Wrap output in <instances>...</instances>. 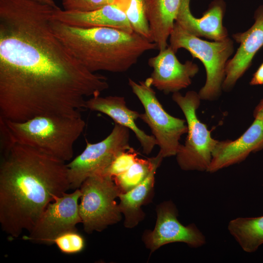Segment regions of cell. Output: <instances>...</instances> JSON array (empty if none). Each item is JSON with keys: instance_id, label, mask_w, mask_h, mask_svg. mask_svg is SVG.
<instances>
[{"instance_id": "obj_1", "label": "cell", "mask_w": 263, "mask_h": 263, "mask_svg": "<svg viewBox=\"0 0 263 263\" xmlns=\"http://www.w3.org/2000/svg\"><path fill=\"white\" fill-rule=\"evenodd\" d=\"M53 7L0 0V117L81 116L85 98L109 88L107 78L76 59L53 31Z\"/></svg>"}, {"instance_id": "obj_2", "label": "cell", "mask_w": 263, "mask_h": 263, "mask_svg": "<svg viewBox=\"0 0 263 263\" xmlns=\"http://www.w3.org/2000/svg\"><path fill=\"white\" fill-rule=\"evenodd\" d=\"M0 225L10 239L29 233L48 204L70 189L67 164L31 147L1 149Z\"/></svg>"}, {"instance_id": "obj_3", "label": "cell", "mask_w": 263, "mask_h": 263, "mask_svg": "<svg viewBox=\"0 0 263 263\" xmlns=\"http://www.w3.org/2000/svg\"><path fill=\"white\" fill-rule=\"evenodd\" d=\"M51 28L74 56L89 71L124 73L156 44L135 32L110 27L82 28L50 20Z\"/></svg>"}, {"instance_id": "obj_4", "label": "cell", "mask_w": 263, "mask_h": 263, "mask_svg": "<svg viewBox=\"0 0 263 263\" xmlns=\"http://www.w3.org/2000/svg\"><path fill=\"white\" fill-rule=\"evenodd\" d=\"M85 125L81 116L42 115L22 122L0 117L1 144L27 145L66 162L72 159Z\"/></svg>"}, {"instance_id": "obj_5", "label": "cell", "mask_w": 263, "mask_h": 263, "mask_svg": "<svg viewBox=\"0 0 263 263\" xmlns=\"http://www.w3.org/2000/svg\"><path fill=\"white\" fill-rule=\"evenodd\" d=\"M169 41V46L175 53L179 49H185L204 65L206 80L198 93L201 99H217L222 90L226 64L234 52L232 39L228 37L221 41L204 40L188 33L175 22Z\"/></svg>"}, {"instance_id": "obj_6", "label": "cell", "mask_w": 263, "mask_h": 263, "mask_svg": "<svg viewBox=\"0 0 263 263\" xmlns=\"http://www.w3.org/2000/svg\"><path fill=\"white\" fill-rule=\"evenodd\" d=\"M172 98L184 113L188 127L185 144L175 155L177 162L184 170L207 172L218 140L212 137L207 125L197 117L201 100L198 93L189 91L183 95L178 92L172 94Z\"/></svg>"}, {"instance_id": "obj_7", "label": "cell", "mask_w": 263, "mask_h": 263, "mask_svg": "<svg viewBox=\"0 0 263 263\" xmlns=\"http://www.w3.org/2000/svg\"><path fill=\"white\" fill-rule=\"evenodd\" d=\"M79 189V212L86 233L101 231L121 220L122 213L115 199L122 192L113 177L102 174L91 176Z\"/></svg>"}, {"instance_id": "obj_8", "label": "cell", "mask_w": 263, "mask_h": 263, "mask_svg": "<svg viewBox=\"0 0 263 263\" xmlns=\"http://www.w3.org/2000/svg\"><path fill=\"white\" fill-rule=\"evenodd\" d=\"M129 85L141 103L145 113L139 118L151 130L164 158L175 156L181 136L187 133L186 121L169 114L157 99L149 77L137 83L129 78Z\"/></svg>"}, {"instance_id": "obj_9", "label": "cell", "mask_w": 263, "mask_h": 263, "mask_svg": "<svg viewBox=\"0 0 263 263\" xmlns=\"http://www.w3.org/2000/svg\"><path fill=\"white\" fill-rule=\"evenodd\" d=\"M130 129L115 123L111 133L102 141L87 142L84 150L67 164L70 189L79 188L88 177L103 174L120 153L132 148Z\"/></svg>"}, {"instance_id": "obj_10", "label": "cell", "mask_w": 263, "mask_h": 263, "mask_svg": "<svg viewBox=\"0 0 263 263\" xmlns=\"http://www.w3.org/2000/svg\"><path fill=\"white\" fill-rule=\"evenodd\" d=\"M81 195L79 188L72 193H64L49 203L40 215L32 230L22 239L34 243L53 244L59 235L70 230H77L81 223L78 201Z\"/></svg>"}, {"instance_id": "obj_11", "label": "cell", "mask_w": 263, "mask_h": 263, "mask_svg": "<svg viewBox=\"0 0 263 263\" xmlns=\"http://www.w3.org/2000/svg\"><path fill=\"white\" fill-rule=\"evenodd\" d=\"M156 212L154 229L147 231L143 238L146 246L151 252L172 243H184L195 248L205 244V236L194 224L185 226L179 221L177 209L172 202L161 203L157 207Z\"/></svg>"}, {"instance_id": "obj_12", "label": "cell", "mask_w": 263, "mask_h": 263, "mask_svg": "<svg viewBox=\"0 0 263 263\" xmlns=\"http://www.w3.org/2000/svg\"><path fill=\"white\" fill-rule=\"evenodd\" d=\"M149 58L153 71L149 77L152 86L165 94L178 92L188 87L198 73L199 67L190 60L181 63L175 53L168 46Z\"/></svg>"}, {"instance_id": "obj_13", "label": "cell", "mask_w": 263, "mask_h": 263, "mask_svg": "<svg viewBox=\"0 0 263 263\" xmlns=\"http://www.w3.org/2000/svg\"><path fill=\"white\" fill-rule=\"evenodd\" d=\"M254 18L255 22L249 29L232 35L240 45L233 57L226 64L222 86L225 91L229 92L234 87L251 66L255 54L263 46V5L256 10Z\"/></svg>"}, {"instance_id": "obj_14", "label": "cell", "mask_w": 263, "mask_h": 263, "mask_svg": "<svg viewBox=\"0 0 263 263\" xmlns=\"http://www.w3.org/2000/svg\"><path fill=\"white\" fill-rule=\"evenodd\" d=\"M263 149V122L255 119L250 127L234 140L218 141L207 172H215L244 160L252 152Z\"/></svg>"}, {"instance_id": "obj_15", "label": "cell", "mask_w": 263, "mask_h": 263, "mask_svg": "<svg viewBox=\"0 0 263 263\" xmlns=\"http://www.w3.org/2000/svg\"><path fill=\"white\" fill-rule=\"evenodd\" d=\"M51 19L78 27H110L134 32L123 7L117 2L87 12L55 9Z\"/></svg>"}, {"instance_id": "obj_16", "label": "cell", "mask_w": 263, "mask_h": 263, "mask_svg": "<svg viewBox=\"0 0 263 263\" xmlns=\"http://www.w3.org/2000/svg\"><path fill=\"white\" fill-rule=\"evenodd\" d=\"M190 0H181L175 22L188 33L197 37H204L214 41L228 38L227 31L223 24L225 4L222 0L211 2L200 18L191 13Z\"/></svg>"}, {"instance_id": "obj_17", "label": "cell", "mask_w": 263, "mask_h": 263, "mask_svg": "<svg viewBox=\"0 0 263 263\" xmlns=\"http://www.w3.org/2000/svg\"><path fill=\"white\" fill-rule=\"evenodd\" d=\"M85 109L104 113L111 117L115 123L132 130L140 143L143 152L150 153L157 145L153 135L147 134L136 124L135 121L140 113L130 109L127 106L124 97L120 96L100 95L91 97L85 102Z\"/></svg>"}, {"instance_id": "obj_18", "label": "cell", "mask_w": 263, "mask_h": 263, "mask_svg": "<svg viewBox=\"0 0 263 263\" xmlns=\"http://www.w3.org/2000/svg\"><path fill=\"white\" fill-rule=\"evenodd\" d=\"M181 0H149L148 17L151 40L162 50L173 29Z\"/></svg>"}, {"instance_id": "obj_19", "label": "cell", "mask_w": 263, "mask_h": 263, "mask_svg": "<svg viewBox=\"0 0 263 263\" xmlns=\"http://www.w3.org/2000/svg\"><path fill=\"white\" fill-rule=\"evenodd\" d=\"M160 164H156L141 184L119 195L118 206L125 217V227L132 228L136 226L144 218V213L141 207L147 202L153 190L155 172Z\"/></svg>"}, {"instance_id": "obj_20", "label": "cell", "mask_w": 263, "mask_h": 263, "mask_svg": "<svg viewBox=\"0 0 263 263\" xmlns=\"http://www.w3.org/2000/svg\"><path fill=\"white\" fill-rule=\"evenodd\" d=\"M227 228L246 252H255L263 244V216L233 219L228 223Z\"/></svg>"}, {"instance_id": "obj_21", "label": "cell", "mask_w": 263, "mask_h": 263, "mask_svg": "<svg viewBox=\"0 0 263 263\" xmlns=\"http://www.w3.org/2000/svg\"><path fill=\"white\" fill-rule=\"evenodd\" d=\"M163 158L159 152L156 156L147 159L137 158L126 171L113 179L122 192H127L141 184Z\"/></svg>"}, {"instance_id": "obj_22", "label": "cell", "mask_w": 263, "mask_h": 263, "mask_svg": "<svg viewBox=\"0 0 263 263\" xmlns=\"http://www.w3.org/2000/svg\"><path fill=\"white\" fill-rule=\"evenodd\" d=\"M120 3L134 32L151 41L148 17L149 0H114Z\"/></svg>"}, {"instance_id": "obj_23", "label": "cell", "mask_w": 263, "mask_h": 263, "mask_svg": "<svg viewBox=\"0 0 263 263\" xmlns=\"http://www.w3.org/2000/svg\"><path fill=\"white\" fill-rule=\"evenodd\" d=\"M60 252L66 254H75L82 252L85 246V241L77 230L65 232L54 240Z\"/></svg>"}, {"instance_id": "obj_24", "label": "cell", "mask_w": 263, "mask_h": 263, "mask_svg": "<svg viewBox=\"0 0 263 263\" xmlns=\"http://www.w3.org/2000/svg\"><path fill=\"white\" fill-rule=\"evenodd\" d=\"M137 153L132 148L119 154L102 174L114 177L126 171L137 159Z\"/></svg>"}, {"instance_id": "obj_25", "label": "cell", "mask_w": 263, "mask_h": 263, "mask_svg": "<svg viewBox=\"0 0 263 263\" xmlns=\"http://www.w3.org/2000/svg\"><path fill=\"white\" fill-rule=\"evenodd\" d=\"M63 10L87 12L97 9L109 4L111 0H61Z\"/></svg>"}, {"instance_id": "obj_26", "label": "cell", "mask_w": 263, "mask_h": 263, "mask_svg": "<svg viewBox=\"0 0 263 263\" xmlns=\"http://www.w3.org/2000/svg\"><path fill=\"white\" fill-rule=\"evenodd\" d=\"M249 84L253 86L263 85V62L253 74Z\"/></svg>"}, {"instance_id": "obj_27", "label": "cell", "mask_w": 263, "mask_h": 263, "mask_svg": "<svg viewBox=\"0 0 263 263\" xmlns=\"http://www.w3.org/2000/svg\"><path fill=\"white\" fill-rule=\"evenodd\" d=\"M253 116L263 122V98L255 107L253 111Z\"/></svg>"}, {"instance_id": "obj_28", "label": "cell", "mask_w": 263, "mask_h": 263, "mask_svg": "<svg viewBox=\"0 0 263 263\" xmlns=\"http://www.w3.org/2000/svg\"><path fill=\"white\" fill-rule=\"evenodd\" d=\"M34 0L37 1L38 2H39L43 4L49 5L56 9L59 8L56 4L55 0Z\"/></svg>"}, {"instance_id": "obj_29", "label": "cell", "mask_w": 263, "mask_h": 263, "mask_svg": "<svg viewBox=\"0 0 263 263\" xmlns=\"http://www.w3.org/2000/svg\"><path fill=\"white\" fill-rule=\"evenodd\" d=\"M111 0L113 3H114V0Z\"/></svg>"}]
</instances>
